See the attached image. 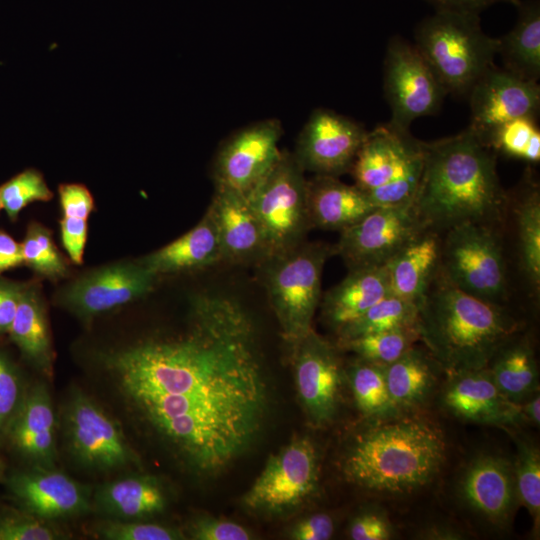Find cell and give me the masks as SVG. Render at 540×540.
I'll use <instances>...</instances> for the list:
<instances>
[{
  "mask_svg": "<svg viewBox=\"0 0 540 540\" xmlns=\"http://www.w3.org/2000/svg\"><path fill=\"white\" fill-rule=\"evenodd\" d=\"M64 533L52 521L41 519L21 508H0V540H56Z\"/></svg>",
  "mask_w": 540,
  "mask_h": 540,
  "instance_id": "cell-42",
  "label": "cell"
},
{
  "mask_svg": "<svg viewBox=\"0 0 540 540\" xmlns=\"http://www.w3.org/2000/svg\"><path fill=\"white\" fill-rule=\"evenodd\" d=\"M61 415L66 450L81 468L109 473L139 465L119 422L82 390L70 392Z\"/></svg>",
  "mask_w": 540,
  "mask_h": 540,
  "instance_id": "cell-10",
  "label": "cell"
},
{
  "mask_svg": "<svg viewBox=\"0 0 540 540\" xmlns=\"http://www.w3.org/2000/svg\"><path fill=\"white\" fill-rule=\"evenodd\" d=\"M24 264L37 274L49 279L67 275L69 269L64 257L56 247L49 229L33 222L21 242Z\"/></svg>",
  "mask_w": 540,
  "mask_h": 540,
  "instance_id": "cell-40",
  "label": "cell"
},
{
  "mask_svg": "<svg viewBox=\"0 0 540 540\" xmlns=\"http://www.w3.org/2000/svg\"><path fill=\"white\" fill-rule=\"evenodd\" d=\"M441 247L437 231L426 230L400 249L385 264L390 293L419 305L439 269Z\"/></svg>",
  "mask_w": 540,
  "mask_h": 540,
  "instance_id": "cell-27",
  "label": "cell"
},
{
  "mask_svg": "<svg viewBox=\"0 0 540 540\" xmlns=\"http://www.w3.org/2000/svg\"><path fill=\"white\" fill-rule=\"evenodd\" d=\"M158 276L138 262L91 271L70 283L60 302L83 320L92 319L149 294Z\"/></svg>",
  "mask_w": 540,
  "mask_h": 540,
  "instance_id": "cell-15",
  "label": "cell"
},
{
  "mask_svg": "<svg viewBox=\"0 0 540 540\" xmlns=\"http://www.w3.org/2000/svg\"><path fill=\"white\" fill-rule=\"evenodd\" d=\"M440 401L447 412L464 421L506 429L524 423L520 403L502 394L487 367L447 374Z\"/></svg>",
  "mask_w": 540,
  "mask_h": 540,
  "instance_id": "cell-21",
  "label": "cell"
},
{
  "mask_svg": "<svg viewBox=\"0 0 540 540\" xmlns=\"http://www.w3.org/2000/svg\"><path fill=\"white\" fill-rule=\"evenodd\" d=\"M521 415L524 423L539 426L540 423V396L539 391L532 394L520 403Z\"/></svg>",
  "mask_w": 540,
  "mask_h": 540,
  "instance_id": "cell-51",
  "label": "cell"
},
{
  "mask_svg": "<svg viewBox=\"0 0 540 540\" xmlns=\"http://www.w3.org/2000/svg\"><path fill=\"white\" fill-rule=\"evenodd\" d=\"M92 505L109 519L143 520L163 513L167 497L155 477L134 474L99 485L93 491Z\"/></svg>",
  "mask_w": 540,
  "mask_h": 540,
  "instance_id": "cell-26",
  "label": "cell"
},
{
  "mask_svg": "<svg viewBox=\"0 0 540 540\" xmlns=\"http://www.w3.org/2000/svg\"><path fill=\"white\" fill-rule=\"evenodd\" d=\"M483 142L505 157L536 164L540 161V130L537 119L522 117L494 129Z\"/></svg>",
  "mask_w": 540,
  "mask_h": 540,
  "instance_id": "cell-38",
  "label": "cell"
},
{
  "mask_svg": "<svg viewBox=\"0 0 540 540\" xmlns=\"http://www.w3.org/2000/svg\"><path fill=\"white\" fill-rule=\"evenodd\" d=\"M445 456L440 428L426 418L405 413L371 421L348 446L341 472L349 483L363 490L401 496L430 484Z\"/></svg>",
  "mask_w": 540,
  "mask_h": 540,
  "instance_id": "cell-3",
  "label": "cell"
},
{
  "mask_svg": "<svg viewBox=\"0 0 540 540\" xmlns=\"http://www.w3.org/2000/svg\"><path fill=\"white\" fill-rule=\"evenodd\" d=\"M423 166V141L387 122L367 132L349 173L376 207L413 201Z\"/></svg>",
  "mask_w": 540,
  "mask_h": 540,
  "instance_id": "cell-7",
  "label": "cell"
},
{
  "mask_svg": "<svg viewBox=\"0 0 540 540\" xmlns=\"http://www.w3.org/2000/svg\"><path fill=\"white\" fill-rule=\"evenodd\" d=\"M281 136L282 127L277 119L256 122L231 135L215 158V187L247 194L279 159Z\"/></svg>",
  "mask_w": 540,
  "mask_h": 540,
  "instance_id": "cell-16",
  "label": "cell"
},
{
  "mask_svg": "<svg viewBox=\"0 0 540 540\" xmlns=\"http://www.w3.org/2000/svg\"><path fill=\"white\" fill-rule=\"evenodd\" d=\"M426 230L413 201L377 207L340 231L333 254L339 255L348 269L385 265L400 249Z\"/></svg>",
  "mask_w": 540,
  "mask_h": 540,
  "instance_id": "cell-13",
  "label": "cell"
},
{
  "mask_svg": "<svg viewBox=\"0 0 540 540\" xmlns=\"http://www.w3.org/2000/svg\"><path fill=\"white\" fill-rule=\"evenodd\" d=\"M106 362L142 421L197 475L222 472L262 432L269 388L258 332L232 296L194 295L184 333Z\"/></svg>",
  "mask_w": 540,
  "mask_h": 540,
  "instance_id": "cell-1",
  "label": "cell"
},
{
  "mask_svg": "<svg viewBox=\"0 0 540 540\" xmlns=\"http://www.w3.org/2000/svg\"><path fill=\"white\" fill-rule=\"evenodd\" d=\"M292 352L302 407L312 425L324 426L336 415L345 376L336 348L311 330Z\"/></svg>",
  "mask_w": 540,
  "mask_h": 540,
  "instance_id": "cell-17",
  "label": "cell"
},
{
  "mask_svg": "<svg viewBox=\"0 0 540 540\" xmlns=\"http://www.w3.org/2000/svg\"><path fill=\"white\" fill-rule=\"evenodd\" d=\"M435 7L436 10H452L480 14L487 7L500 3L510 2L515 4L518 0H425Z\"/></svg>",
  "mask_w": 540,
  "mask_h": 540,
  "instance_id": "cell-50",
  "label": "cell"
},
{
  "mask_svg": "<svg viewBox=\"0 0 540 540\" xmlns=\"http://www.w3.org/2000/svg\"><path fill=\"white\" fill-rule=\"evenodd\" d=\"M467 96L471 112L468 127L482 141L506 122L539 116L538 82L522 79L495 64L476 81Z\"/></svg>",
  "mask_w": 540,
  "mask_h": 540,
  "instance_id": "cell-19",
  "label": "cell"
},
{
  "mask_svg": "<svg viewBox=\"0 0 540 540\" xmlns=\"http://www.w3.org/2000/svg\"><path fill=\"white\" fill-rule=\"evenodd\" d=\"M414 37L446 93L455 96L468 95L498 53V38L483 31L477 13L436 10L417 25Z\"/></svg>",
  "mask_w": 540,
  "mask_h": 540,
  "instance_id": "cell-5",
  "label": "cell"
},
{
  "mask_svg": "<svg viewBox=\"0 0 540 540\" xmlns=\"http://www.w3.org/2000/svg\"><path fill=\"white\" fill-rule=\"evenodd\" d=\"M57 415L47 385L27 386L23 402L10 423L6 443L27 466L54 468L57 461Z\"/></svg>",
  "mask_w": 540,
  "mask_h": 540,
  "instance_id": "cell-22",
  "label": "cell"
},
{
  "mask_svg": "<svg viewBox=\"0 0 540 540\" xmlns=\"http://www.w3.org/2000/svg\"><path fill=\"white\" fill-rule=\"evenodd\" d=\"M307 199L312 227L324 230L342 231L377 208L365 191L333 176L308 179Z\"/></svg>",
  "mask_w": 540,
  "mask_h": 540,
  "instance_id": "cell-25",
  "label": "cell"
},
{
  "mask_svg": "<svg viewBox=\"0 0 540 540\" xmlns=\"http://www.w3.org/2000/svg\"><path fill=\"white\" fill-rule=\"evenodd\" d=\"M496 156L469 127L450 137L423 141L413 205L428 230L446 231L463 223L496 228L509 204Z\"/></svg>",
  "mask_w": 540,
  "mask_h": 540,
  "instance_id": "cell-2",
  "label": "cell"
},
{
  "mask_svg": "<svg viewBox=\"0 0 540 540\" xmlns=\"http://www.w3.org/2000/svg\"><path fill=\"white\" fill-rule=\"evenodd\" d=\"M515 212L520 264L533 291L540 288V190L530 170L516 192Z\"/></svg>",
  "mask_w": 540,
  "mask_h": 540,
  "instance_id": "cell-33",
  "label": "cell"
},
{
  "mask_svg": "<svg viewBox=\"0 0 540 540\" xmlns=\"http://www.w3.org/2000/svg\"><path fill=\"white\" fill-rule=\"evenodd\" d=\"M5 483L19 508L47 521L79 517L93 510L90 486L56 467L27 466L9 474Z\"/></svg>",
  "mask_w": 540,
  "mask_h": 540,
  "instance_id": "cell-18",
  "label": "cell"
},
{
  "mask_svg": "<svg viewBox=\"0 0 540 540\" xmlns=\"http://www.w3.org/2000/svg\"><path fill=\"white\" fill-rule=\"evenodd\" d=\"M207 212L216 227L222 262L259 265L268 258L263 230L245 194L215 187Z\"/></svg>",
  "mask_w": 540,
  "mask_h": 540,
  "instance_id": "cell-23",
  "label": "cell"
},
{
  "mask_svg": "<svg viewBox=\"0 0 540 540\" xmlns=\"http://www.w3.org/2000/svg\"><path fill=\"white\" fill-rule=\"evenodd\" d=\"M188 534L195 540H248L250 532L235 522L203 517L191 523Z\"/></svg>",
  "mask_w": 540,
  "mask_h": 540,
  "instance_id": "cell-45",
  "label": "cell"
},
{
  "mask_svg": "<svg viewBox=\"0 0 540 540\" xmlns=\"http://www.w3.org/2000/svg\"><path fill=\"white\" fill-rule=\"evenodd\" d=\"M438 369L441 368L431 354L415 346L385 367L389 395L401 414L428 401L437 384Z\"/></svg>",
  "mask_w": 540,
  "mask_h": 540,
  "instance_id": "cell-30",
  "label": "cell"
},
{
  "mask_svg": "<svg viewBox=\"0 0 540 540\" xmlns=\"http://www.w3.org/2000/svg\"><path fill=\"white\" fill-rule=\"evenodd\" d=\"M458 495L479 517L495 526H505L519 504L513 463L492 453L476 456L460 476Z\"/></svg>",
  "mask_w": 540,
  "mask_h": 540,
  "instance_id": "cell-20",
  "label": "cell"
},
{
  "mask_svg": "<svg viewBox=\"0 0 540 540\" xmlns=\"http://www.w3.org/2000/svg\"><path fill=\"white\" fill-rule=\"evenodd\" d=\"M2 209V202H1V198H0V210Z\"/></svg>",
  "mask_w": 540,
  "mask_h": 540,
  "instance_id": "cell-54",
  "label": "cell"
},
{
  "mask_svg": "<svg viewBox=\"0 0 540 540\" xmlns=\"http://www.w3.org/2000/svg\"><path fill=\"white\" fill-rule=\"evenodd\" d=\"M419 536L423 539H462L463 533L449 525H432L423 529Z\"/></svg>",
  "mask_w": 540,
  "mask_h": 540,
  "instance_id": "cell-52",
  "label": "cell"
},
{
  "mask_svg": "<svg viewBox=\"0 0 540 540\" xmlns=\"http://www.w3.org/2000/svg\"><path fill=\"white\" fill-rule=\"evenodd\" d=\"M417 330L441 370L452 374L487 367L519 323L503 305L460 290L438 269L419 304Z\"/></svg>",
  "mask_w": 540,
  "mask_h": 540,
  "instance_id": "cell-4",
  "label": "cell"
},
{
  "mask_svg": "<svg viewBox=\"0 0 540 540\" xmlns=\"http://www.w3.org/2000/svg\"><path fill=\"white\" fill-rule=\"evenodd\" d=\"M158 277L197 271L222 262L215 224L206 211L187 233L139 260Z\"/></svg>",
  "mask_w": 540,
  "mask_h": 540,
  "instance_id": "cell-28",
  "label": "cell"
},
{
  "mask_svg": "<svg viewBox=\"0 0 540 540\" xmlns=\"http://www.w3.org/2000/svg\"><path fill=\"white\" fill-rule=\"evenodd\" d=\"M27 386L18 367L0 350V445L20 409Z\"/></svg>",
  "mask_w": 540,
  "mask_h": 540,
  "instance_id": "cell-44",
  "label": "cell"
},
{
  "mask_svg": "<svg viewBox=\"0 0 540 540\" xmlns=\"http://www.w3.org/2000/svg\"><path fill=\"white\" fill-rule=\"evenodd\" d=\"M419 305L389 293L337 332L338 340L417 326Z\"/></svg>",
  "mask_w": 540,
  "mask_h": 540,
  "instance_id": "cell-36",
  "label": "cell"
},
{
  "mask_svg": "<svg viewBox=\"0 0 540 540\" xmlns=\"http://www.w3.org/2000/svg\"><path fill=\"white\" fill-rule=\"evenodd\" d=\"M383 88L391 110L389 122L404 130L414 120L435 114L447 94L415 45L399 36L387 44Z\"/></svg>",
  "mask_w": 540,
  "mask_h": 540,
  "instance_id": "cell-11",
  "label": "cell"
},
{
  "mask_svg": "<svg viewBox=\"0 0 540 540\" xmlns=\"http://www.w3.org/2000/svg\"><path fill=\"white\" fill-rule=\"evenodd\" d=\"M63 217L60 220L63 247L73 263L81 264L87 240L88 217L94 199L88 188L79 183H64L58 187Z\"/></svg>",
  "mask_w": 540,
  "mask_h": 540,
  "instance_id": "cell-35",
  "label": "cell"
},
{
  "mask_svg": "<svg viewBox=\"0 0 540 540\" xmlns=\"http://www.w3.org/2000/svg\"><path fill=\"white\" fill-rule=\"evenodd\" d=\"M495 227L463 223L446 230L439 272L460 290L503 305L508 297L507 265Z\"/></svg>",
  "mask_w": 540,
  "mask_h": 540,
  "instance_id": "cell-9",
  "label": "cell"
},
{
  "mask_svg": "<svg viewBox=\"0 0 540 540\" xmlns=\"http://www.w3.org/2000/svg\"><path fill=\"white\" fill-rule=\"evenodd\" d=\"M367 131L328 109H316L302 128L293 153L304 171L339 177L349 173Z\"/></svg>",
  "mask_w": 540,
  "mask_h": 540,
  "instance_id": "cell-14",
  "label": "cell"
},
{
  "mask_svg": "<svg viewBox=\"0 0 540 540\" xmlns=\"http://www.w3.org/2000/svg\"><path fill=\"white\" fill-rule=\"evenodd\" d=\"M23 264L21 243L0 230V274Z\"/></svg>",
  "mask_w": 540,
  "mask_h": 540,
  "instance_id": "cell-49",
  "label": "cell"
},
{
  "mask_svg": "<svg viewBox=\"0 0 540 540\" xmlns=\"http://www.w3.org/2000/svg\"><path fill=\"white\" fill-rule=\"evenodd\" d=\"M319 483L316 448L307 437L292 440L271 455L243 497L254 511L279 513L297 507L315 494Z\"/></svg>",
  "mask_w": 540,
  "mask_h": 540,
  "instance_id": "cell-12",
  "label": "cell"
},
{
  "mask_svg": "<svg viewBox=\"0 0 540 540\" xmlns=\"http://www.w3.org/2000/svg\"><path fill=\"white\" fill-rule=\"evenodd\" d=\"M8 335L29 364L51 376L54 352L44 302L35 285H24Z\"/></svg>",
  "mask_w": 540,
  "mask_h": 540,
  "instance_id": "cell-29",
  "label": "cell"
},
{
  "mask_svg": "<svg viewBox=\"0 0 540 540\" xmlns=\"http://www.w3.org/2000/svg\"><path fill=\"white\" fill-rule=\"evenodd\" d=\"M359 412L370 421L400 415L389 395L385 367L357 357L345 373Z\"/></svg>",
  "mask_w": 540,
  "mask_h": 540,
  "instance_id": "cell-34",
  "label": "cell"
},
{
  "mask_svg": "<svg viewBox=\"0 0 540 540\" xmlns=\"http://www.w3.org/2000/svg\"><path fill=\"white\" fill-rule=\"evenodd\" d=\"M52 197L43 175L33 168L25 169L0 186L2 209L11 220L30 203L49 201Z\"/></svg>",
  "mask_w": 540,
  "mask_h": 540,
  "instance_id": "cell-41",
  "label": "cell"
},
{
  "mask_svg": "<svg viewBox=\"0 0 540 540\" xmlns=\"http://www.w3.org/2000/svg\"><path fill=\"white\" fill-rule=\"evenodd\" d=\"M24 285L0 278V334H8Z\"/></svg>",
  "mask_w": 540,
  "mask_h": 540,
  "instance_id": "cell-48",
  "label": "cell"
},
{
  "mask_svg": "<svg viewBox=\"0 0 540 540\" xmlns=\"http://www.w3.org/2000/svg\"><path fill=\"white\" fill-rule=\"evenodd\" d=\"M304 172L294 154L283 150L269 172L245 194L263 230L268 258L300 245L313 228Z\"/></svg>",
  "mask_w": 540,
  "mask_h": 540,
  "instance_id": "cell-8",
  "label": "cell"
},
{
  "mask_svg": "<svg viewBox=\"0 0 540 540\" xmlns=\"http://www.w3.org/2000/svg\"><path fill=\"white\" fill-rule=\"evenodd\" d=\"M514 27L498 38L503 68L518 77L538 82L540 78V3L518 0Z\"/></svg>",
  "mask_w": 540,
  "mask_h": 540,
  "instance_id": "cell-31",
  "label": "cell"
},
{
  "mask_svg": "<svg viewBox=\"0 0 540 540\" xmlns=\"http://www.w3.org/2000/svg\"><path fill=\"white\" fill-rule=\"evenodd\" d=\"M335 529L333 518L326 513H316L298 522L291 532L295 540H328Z\"/></svg>",
  "mask_w": 540,
  "mask_h": 540,
  "instance_id": "cell-47",
  "label": "cell"
},
{
  "mask_svg": "<svg viewBox=\"0 0 540 540\" xmlns=\"http://www.w3.org/2000/svg\"><path fill=\"white\" fill-rule=\"evenodd\" d=\"M95 535L106 540H177V529L143 520L106 519L94 526Z\"/></svg>",
  "mask_w": 540,
  "mask_h": 540,
  "instance_id": "cell-43",
  "label": "cell"
},
{
  "mask_svg": "<svg viewBox=\"0 0 540 540\" xmlns=\"http://www.w3.org/2000/svg\"><path fill=\"white\" fill-rule=\"evenodd\" d=\"M332 254L333 246L304 241L258 265L282 337L292 349L312 330L323 268Z\"/></svg>",
  "mask_w": 540,
  "mask_h": 540,
  "instance_id": "cell-6",
  "label": "cell"
},
{
  "mask_svg": "<svg viewBox=\"0 0 540 540\" xmlns=\"http://www.w3.org/2000/svg\"><path fill=\"white\" fill-rule=\"evenodd\" d=\"M394 535V528L384 511L366 510L355 516L349 526V536L353 540H388Z\"/></svg>",
  "mask_w": 540,
  "mask_h": 540,
  "instance_id": "cell-46",
  "label": "cell"
},
{
  "mask_svg": "<svg viewBox=\"0 0 540 540\" xmlns=\"http://www.w3.org/2000/svg\"><path fill=\"white\" fill-rule=\"evenodd\" d=\"M4 473H5V464L2 461V459L0 458V480L3 479Z\"/></svg>",
  "mask_w": 540,
  "mask_h": 540,
  "instance_id": "cell-53",
  "label": "cell"
},
{
  "mask_svg": "<svg viewBox=\"0 0 540 540\" xmlns=\"http://www.w3.org/2000/svg\"><path fill=\"white\" fill-rule=\"evenodd\" d=\"M516 444V458L513 462L519 504L529 512L534 533L540 527V453L527 439L513 436Z\"/></svg>",
  "mask_w": 540,
  "mask_h": 540,
  "instance_id": "cell-39",
  "label": "cell"
},
{
  "mask_svg": "<svg viewBox=\"0 0 540 540\" xmlns=\"http://www.w3.org/2000/svg\"><path fill=\"white\" fill-rule=\"evenodd\" d=\"M418 339L417 326H414L338 340V346L355 353L358 358L386 367L413 347Z\"/></svg>",
  "mask_w": 540,
  "mask_h": 540,
  "instance_id": "cell-37",
  "label": "cell"
},
{
  "mask_svg": "<svg viewBox=\"0 0 540 540\" xmlns=\"http://www.w3.org/2000/svg\"><path fill=\"white\" fill-rule=\"evenodd\" d=\"M389 293L385 265L352 268L342 281L323 295L322 313L338 332Z\"/></svg>",
  "mask_w": 540,
  "mask_h": 540,
  "instance_id": "cell-24",
  "label": "cell"
},
{
  "mask_svg": "<svg viewBox=\"0 0 540 540\" xmlns=\"http://www.w3.org/2000/svg\"><path fill=\"white\" fill-rule=\"evenodd\" d=\"M487 368L498 389L514 403H521L539 391L537 360L527 337L515 334L508 339Z\"/></svg>",
  "mask_w": 540,
  "mask_h": 540,
  "instance_id": "cell-32",
  "label": "cell"
}]
</instances>
